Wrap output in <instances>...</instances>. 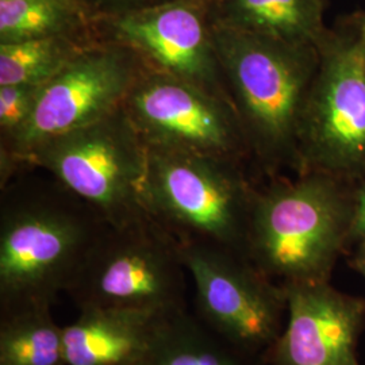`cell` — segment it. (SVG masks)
I'll return each instance as SVG.
<instances>
[{
  "mask_svg": "<svg viewBox=\"0 0 365 365\" xmlns=\"http://www.w3.org/2000/svg\"><path fill=\"white\" fill-rule=\"evenodd\" d=\"M195 286L196 317L242 352L269 351L282 334L284 288L229 249L179 244Z\"/></svg>",
  "mask_w": 365,
  "mask_h": 365,
  "instance_id": "9",
  "label": "cell"
},
{
  "mask_svg": "<svg viewBox=\"0 0 365 365\" xmlns=\"http://www.w3.org/2000/svg\"><path fill=\"white\" fill-rule=\"evenodd\" d=\"M365 241V184L354 191V209L349 233V244Z\"/></svg>",
  "mask_w": 365,
  "mask_h": 365,
  "instance_id": "21",
  "label": "cell"
},
{
  "mask_svg": "<svg viewBox=\"0 0 365 365\" xmlns=\"http://www.w3.org/2000/svg\"><path fill=\"white\" fill-rule=\"evenodd\" d=\"M0 188V313L52 307L108 223L49 175L26 170Z\"/></svg>",
  "mask_w": 365,
  "mask_h": 365,
  "instance_id": "1",
  "label": "cell"
},
{
  "mask_svg": "<svg viewBox=\"0 0 365 365\" xmlns=\"http://www.w3.org/2000/svg\"><path fill=\"white\" fill-rule=\"evenodd\" d=\"M185 272L178 240L145 217L120 227L108 225L66 294L78 309L176 313L187 310Z\"/></svg>",
  "mask_w": 365,
  "mask_h": 365,
  "instance_id": "6",
  "label": "cell"
},
{
  "mask_svg": "<svg viewBox=\"0 0 365 365\" xmlns=\"http://www.w3.org/2000/svg\"><path fill=\"white\" fill-rule=\"evenodd\" d=\"M284 288L288 324L268 351L271 365H359L356 346L365 324V299L329 282Z\"/></svg>",
  "mask_w": 365,
  "mask_h": 365,
  "instance_id": "12",
  "label": "cell"
},
{
  "mask_svg": "<svg viewBox=\"0 0 365 365\" xmlns=\"http://www.w3.org/2000/svg\"><path fill=\"white\" fill-rule=\"evenodd\" d=\"M123 108L148 148L237 163L250 157L233 105L180 78L146 68Z\"/></svg>",
  "mask_w": 365,
  "mask_h": 365,
  "instance_id": "10",
  "label": "cell"
},
{
  "mask_svg": "<svg viewBox=\"0 0 365 365\" xmlns=\"http://www.w3.org/2000/svg\"><path fill=\"white\" fill-rule=\"evenodd\" d=\"M95 19L141 11L175 0H84Z\"/></svg>",
  "mask_w": 365,
  "mask_h": 365,
  "instance_id": "20",
  "label": "cell"
},
{
  "mask_svg": "<svg viewBox=\"0 0 365 365\" xmlns=\"http://www.w3.org/2000/svg\"><path fill=\"white\" fill-rule=\"evenodd\" d=\"M51 309L0 313V365H66L64 327Z\"/></svg>",
  "mask_w": 365,
  "mask_h": 365,
  "instance_id": "17",
  "label": "cell"
},
{
  "mask_svg": "<svg viewBox=\"0 0 365 365\" xmlns=\"http://www.w3.org/2000/svg\"><path fill=\"white\" fill-rule=\"evenodd\" d=\"M170 314L131 307L80 309L78 318L64 327L66 365L134 364Z\"/></svg>",
  "mask_w": 365,
  "mask_h": 365,
  "instance_id": "13",
  "label": "cell"
},
{
  "mask_svg": "<svg viewBox=\"0 0 365 365\" xmlns=\"http://www.w3.org/2000/svg\"><path fill=\"white\" fill-rule=\"evenodd\" d=\"M354 191L324 173L274 180L255 192L245 256L280 286L329 282L349 245Z\"/></svg>",
  "mask_w": 365,
  "mask_h": 365,
  "instance_id": "3",
  "label": "cell"
},
{
  "mask_svg": "<svg viewBox=\"0 0 365 365\" xmlns=\"http://www.w3.org/2000/svg\"><path fill=\"white\" fill-rule=\"evenodd\" d=\"M214 22L292 43L318 46L327 37L322 0H211Z\"/></svg>",
  "mask_w": 365,
  "mask_h": 365,
  "instance_id": "14",
  "label": "cell"
},
{
  "mask_svg": "<svg viewBox=\"0 0 365 365\" xmlns=\"http://www.w3.org/2000/svg\"><path fill=\"white\" fill-rule=\"evenodd\" d=\"M95 41L49 37L0 43V86H43Z\"/></svg>",
  "mask_w": 365,
  "mask_h": 365,
  "instance_id": "18",
  "label": "cell"
},
{
  "mask_svg": "<svg viewBox=\"0 0 365 365\" xmlns=\"http://www.w3.org/2000/svg\"><path fill=\"white\" fill-rule=\"evenodd\" d=\"M42 86H0V146L11 143L33 115Z\"/></svg>",
  "mask_w": 365,
  "mask_h": 365,
  "instance_id": "19",
  "label": "cell"
},
{
  "mask_svg": "<svg viewBox=\"0 0 365 365\" xmlns=\"http://www.w3.org/2000/svg\"><path fill=\"white\" fill-rule=\"evenodd\" d=\"M148 146L125 108L52 138L30 152L24 170H45L110 226L149 217L143 203Z\"/></svg>",
  "mask_w": 365,
  "mask_h": 365,
  "instance_id": "5",
  "label": "cell"
},
{
  "mask_svg": "<svg viewBox=\"0 0 365 365\" xmlns=\"http://www.w3.org/2000/svg\"><path fill=\"white\" fill-rule=\"evenodd\" d=\"M244 354L187 309L163 321L131 365H247Z\"/></svg>",
  "mask_w": 365,
  "mask_h": 365,
  "instance_id": "15",
  "label": "cell"
},
{
  "mask_svg": "<svg viewBox=\"0 0 365 365\" xmlns=\"http://www.w3.org/2000/svg\"><path fill=\"white\" fill-rule=\"evenodd\" d=\"M255 192L242 163L148 148L143 203L179 244L245 255Z\"/></svg>",
  "mask_w": 365,
  "mask_h": 365,
  "instance_id": "4",
  "label": "cell"
},
{
  "mask_svg": "<svg viewBox=\"0 0 365 365\" xmlns=\"http://www.w3.org/2000/svg\"><path fill=\"white\" fill-rule=\"evenodd\" d=\"M297 134V173H324L353 184L365 178V48L329 33Z\"/></svg>",
  "mask_w": 365,
  "mask_h": 365,
  "instance_id": "7",
  "label": "cell"
},
{
  "mask_svg": "<svg viewBox=\"0 0 365 365\" xmlns=\"http://www.w3.org/2000/svg\"><path fill=\"white\" fill-rule=\"evenodd\" d=\"M95 36L130 48L150 69L232 103L215 51L211 0H175L141 11L98 18Z\"/></svg>",
  "mask_w": 365,
  "mask_h": 365,
  "instance_id": "11",
  "label": "cell"
},
{
  "mask_svg": "<svg viewBox=\"0 0 365 365\" xmlns=\"http://www.w3.org/2000/svg\"><path fill=\"white\" fill-rule=\"evenodd\" d=\"M149 66L130 48L96 39L42 86L34 113L11 143L0 146V187L24 172L31 150L122 108Z\"/></svg>",
  "mask_w": 365,
  "mask_h": 365,
  "instance_id": "8",
  "label": "cell"
},
{
  "mask_svg": "<svg viewBox=\"0 0 365 365\" xmlns=\"http://www.w3.org/2000/svg\"><path fill=\"white\" fill-rule=\"evenodd\" d=\"M357 37L360 38L361 41V43L364 45L365 48V16L361 19V22H360V26H359V34H357Z\"/></svg>",
  "mask_w": 365,
  "mask_h": 365,
  "instance_id": "23",
  "label": "cell"
},
{
  "mask_svg": "<svg viewBox=\"0 0 365 365\" xmlns=\"http://www.w3.org/2000/svg\"><path fill=\"white\" fill-rule=\"evenodd\" d=\"M214 43L250 157L264 172H297V134L313 83L318 46L292 43L214 22Z\"/></svg>",
  "mask_w": 365,
  "mask_h": 365,
  "instance_id": "2",
  "label": "cell"
},
{
  "mask_svg": "<svg viewBox=\"0 0 365 365\" xmlns=\"http://www.w3.org/2000/svg\"><path fill=\"white\" fill-rule=\"evenodd\" d=\"M352 267L357 272L363 274L365 279V241L359 244V249L353 257Z\"/></svg>",
  "mask_w": 365,
  "mask_h": 365,
  "instance_id": "22",
  "label": "cell"
},
{
  "mask_svg": "<svg viewBox=\"0 0 365 365\" xmlns=\"http://www.w3.org/2000/svg\"><path fill=\"white\" fill-rule=\"evenodd\" d=\"M49 37L96 39L84 0H0V43Z\"/></svg>",
  "mask_w": 365,
  "mask_h": 365,
  "instance_id": "16",
  "label": "cell"
}]
</instances>
